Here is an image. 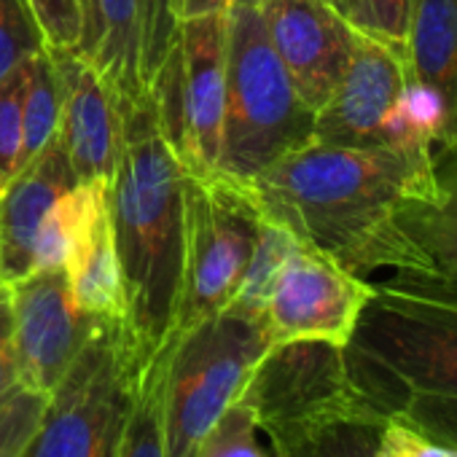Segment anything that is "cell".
I'll return each instance as SVG.
<instances>
[{"mask_svg":"<svg viewBox=\"0 0 457 457\" xmlns=\"http://www.w3.org/2000/svg\"><path fill=\"white\" fill-rule=\"evenodd\" d=\"M140 361L127 320L97 318L22 457H116Z\"/></svg>","mask_w":457,"mask_h":457,"instance_id":"cell-8","label":"cell"},{"mask_svg":"<svg viewBox=\"0 0 457 457\" xmlns=\"http://www.w3.org/2000/svg\"><path fill=\"white\" fill-rule=\"evenodd\" d=\"M49 395L14 385L0 395V457H22L41 428Z\"/></svg>","mask_w":457,"mask_h":457,"instance_id":"cell-24","label":"cell"},{"mask_svg":"<svg viewBox=\"0 0 457 457\" xmlns=\"http://www.w3.org/2000/svg\"><path fill=\"white\" fill-rule=\"evenodd\" d=\"M403 65L433 145H457V0H409Z\"/></svg>","mask_w":457,"mask_h":457,"instance_id":"cell-14","label":"cell"},{"mask_svg":"<svg viewBox=\"0 0 457 457\" xmlns=\"http://www.w3.org/2000/svg\"><path fill=\"white\" fill-rule=\"evenodd\" d=\"M108 191H111V180L76 183L68 194H62L52 204L36 237L33 272L65 270L81 237L87 235L89 223L108 204Z\"/></svg>","mask_w":457,"mask_h":457,"instance_id":"cell-21","label":"cell"},{"mask_svg":"<svg viewBox=\"0 0 457 457\" xmlns=\"http://www.w3.org/2000/svg\"><path fill=\"white\" fill-rule=\"evenodd\" d=\"M390 414L403 420L430 441L457 452V395L403 393L401 403L393 406Z\"/></svg>","mask_w":457,"mask_h":457,"instance_id":"cell-27","label":"cell"},{"mask_svg":"<svg viewBox=\"0 0 457 457\" xmlns=\"http://www.w3.org/2000/svg\"><path fill=\"white\" fill-rule=\"evenodd\" d=\"M170 339L137 363L116 457H164V390Z\"/></svg>","mask_w":457,"mask_h":457,"instance_id":"cell-20","label":"cell"},{"mask_svg":"<svg viewBox=\"0 0 457 457\" xmlns=\"http://www.w3.org/2000/svg\"><path fill=\"white\" fill-rule=\"evenodd\" d=\"M326 4H328L337 14H342V17L350 22V28H353V0H326Z\"/></svg>","mask_w":457,"mask_h":457,"instance_id":"cell-35","label":"cell"},{"mask_svg":"<svg viewBox=\"0 0 457 457\" xmlns=\"http://www.w3.org/2000/svg\"><path fill=\"white\" fill-rule=\"evenodd\" d=\"M377 457H457L454 449H446L398 417H387L377 430Z\"/></svg>","mask_w":457,"mask_h":457,"instance_id":"cell-32","label":"cell"},{"mask_svg":"<svg viewBox=\"0 0 457 457\" xmlns=\"http://www.w3.org/2000/svg\"><path fill=\"white\" fill-rule=\"evenodd\" d=\"M315 111L283 68L259 9L226 12V103L218 172L248 183L280 156L307 145Z\"/></svg>","mask_w":457,"mask_h":457,"instance_id":"cell-4","label":"cell"},{"mask_svg":"<svg viewBox=\"0 0 457 457\" xmlns=\"http://www.w3.org/2000/svg\"><path fill=\"white\" fill-rule=\"evenodd\" d=\"M73 52L103 76L119 105L145 95L137 0H81V41Z\"/></svg>","mask_w":457,"mask_h":457,"instance_id":"cell-17","label":"cell"},{"mask_svg":"<svg viewBox=\"0 0 457 457\" xmlns=\"http://www.w3.org/2000/svg\"><path fill=\"white\" fill-rule=\"evenodd\" d=\"M345 353L353 369L403 393L457 395V283L395 272L374 286Z\"/></svg>","mask_w":457,"mask_h":457,"instance_id":"cell-5","label":"cell"},{"mask_svg":"<svg viewBox=\"0 0 457 457\" xmlns=\"http://www.w3.org/2000/svg\"><path fill=\"white\" fill-rule=\"evenodd\" d=\"M20 385L52 395L87 345L95 320L84 315L65 270H41L9 286Z\"/></svg>","mask_w":457,"mask_h":457,"instance_id":"cell-12","label":"cell"},{"mask_svg":"<svg viewBox=\"0 0 457 457\" xmlns=\"http://www.w3.org/2000/svg\"><path fill=\"white\" fill-rule=\"evenodd\" d=\"M20 385L17 377V350H14V310L12 291L0 286V395Z\"/></svg>","mask_w":457,"mask_h":457,"instance_id":"cell-33","label":"cell"},{"mask_svg":"<svg viewBox=\"0 0 457 457\" xmlns=\"http://www.w3.org/2000/svg\"><path fill=\"white\" fill-rule=\"evenodd\" d=\"M41 49L46 41L28 0H0V84Z\"/></svg>","mask_w":457,"mask_h":457,"instance_id":"cell-25","label":"cell"},{"mask_svg":"<svg viewBox=\"0 0 457 457\" xmlns=\"http://www.w3.org/2000/svg\"><path fill=\"white\" fill-rule=\"evenodd\" d=\"M272 347L264 315L226 307L170 337L164 390V457H196L199 444L237 403Z\"/></svg>","mask_w":457,"mask_h":457,"instance_id":"cell-6","label":"cell"},{"mask_svg":"<svg viewBox=\"0 0 457 457\" xmlns=\"http://www.w3.org/2000/svg\"><path fill=\"white\" fill-rule=\"evenodd\" d=\"M22 95H25V62L0 84V191L25 167Z\"/></svg>","mask_w":457,"mask_h":457,"instance_id":"cell-26","label":"cell"},{"mask_svg":"<svg viewBox=\"0 0 457 457\" xmlns=\"http://www.w3.org/2000/svg\"><path fill=\"white\" fill-rule=\"evenodd\" d=\"M62 137L41 148L0 191V286L33 275V248L52 204L76 186Z\"/></svg>","mask_w":457,"mask_h":457,"instance_id":"cell-16","label":"cell"},{"mask_svg":"<svg viewBox=\"0 0 457 457\" xmlns=\"http://www.w3.org/2000/svg\"><path fill=\"white\" fill-rule=\"evenodd\" d=\"M172 12L175 20H191V17H202V14H218V12H228V0H172Z\"/></svg>","mask_w":457,"mask_h":457,"instance_id":"cell-34","label":"cell"},{"mask_svg":"<svg viewBox=\"0 0 457 457\" xmlns=\"http://www.w3.org/2000/svg\"><path fill=\"white\" fill-rule=\"evenodd\" d=\"M137 25H140V81L148 89L156 71L162 68L175 36L178 20L172 0H137Z\"/></svg>","mask_w":457,"mask_h":457,"instance_id":"cell-29","label":"cell"},{"mask_svg":"<svg viewBox=\"0 0 457 457\" xmlns=\"http://www.w3.org/2000/svg\"><path fill=\"white\" fill-rule=\"evenodd\" d=\"M433 148L430 137L371 148L310 140L248 186L270 220L361 278L382 267L430 275L398 218L403 204L433 194Z\"/></svg>","mask_w":457,"mask_h":457,"instance_id":"cell-1","label":"cell"},{"mask_svg":"<svg viewBox=\"0 0 457 457\" xmlns=\"http://www.w3.org/2000/svg\"><path fill=\"white\" fill-rule=\"evenodd\" d=\"M409 0H353V30L403 49Z\"/></svg>","mask_w":457,"mask_h":457,"instance_id":"cell-31","label":"cell"},{"mask_svg":"<svg viewBox=\"0 0 457 457\" xmlns=\"http://www.w3.org/2000/svg\"><path fill=\"white\" fill-rule=\"evenodd\" d=\"M264 226L248 183L183 172V280L172 334L232 307Z\"/></svg>","mask_w":457,"mask_h":457,"instance_id":"cell-7","label":"cell"},{"mask_svg":"<svg viewBox=\"0 0 457 457\" xmlns=\"http://www.w3.org/2000/svg\"><path fill=\"white\" fill-rule=\"evenodd\" d=\"M259 12L296 92L318 113L347 68L355 30L326 0H264Z\"/></svg>","mask_w":457,"mask_h":457,"instance_id":"cell-13","label":"cell"},{"mask_svg":"<svg viewBox=\"0 0 457 457\" xmlns=\"http://www.w3.org/2000/svg\"><path fill=\"white\" fill-rule=\"evenodd\" d=\"M433 178V194L403 204L398 226L430 275L457 283V145L436 154Z\"/></svg>","mask_w":457,"mask_h":457,"instance_id":"cell-18","label":"cell"},{"mask_svg":"<svg viewBox=\"0 0 457 457\" xmlns=\"http://www.w3.org/2000/svg\"><path fill=\"white\" fill-rule=\"evenodd\" d=\"M264 0H228V6H248V9H259Z\"/></svg>","mask_w":457,"mask_h":457,"instance_id":"cell-36","label":"cell"},{"mask_svg":"<svg viewBox=\"0 0 457 457\" xmlns=\"http://www.w3.org/2000/svg\"><path fill=\"white\" fill-rule=\"evenodd\" d=\"M46 49L68 52L81 41V0H28Z\"/></svg>","mask_w":457,"mask_h":457,"instance_id":"cell-30","label":"cell"},{"mask_svg":"<svg viewBox=\"0 0 457 457\" xmlns=\"http://www.w3.org/2000/svg\"><path fill=\"white\" fill-rule=\"evenodd\" d=\"M60 81V137L79 183L111 180L119 162V103L103 76L73 49H49Z\"/></svg>","mask_w":457,"mask_h":457,"instance_id":"cell-15","label":"cell"},{"mask_svg":"<svg viewBox=\"0 0 457 457\" xmlns=\"http://www.w3.org/2000/svg\"><path fill=\"white\" fill-rule=\"evenodd\" d=\"M121 143L108 204L124 278L127 326L143 358L172 337L183 280V167L167 145L148 89L119 105Z\"/></svg>","mask_w":457,"mask_h":457,"instance_id":"cell-2","label":"cell"},{"mask_svg":"<svg viewBox=\"0 0 457 457\" xmlns=\"http://www.w3.org/2000/svg\"><path fill=\"white\" fill-rule=\"evenodd\" d=\"M22 127H25V162L46 148L60 132V81L49 49L25 60V95H22Z\"/></svg>","mask_w":457,"mask_h":457,"instance_id":"cell-22","label":"cell"},{"mask_svg":"<svg viewBox=\"0 0 457 457\" xmlns=\"http://www.w3.org/2000/svg\"><path fill=\"white\" fill-rule=\"evenodd\" d=\"M251 409L237 401L212 425L196 449V457H272L262 449Z\"/></svg>","mask_w":457,"mask_h":457,"instance_id":"cell-28","label":"cell"},{"mask_svg":"<svg viewBox=\"0 0 457 457\" xmlns=\"http://www.w3.org/2000/svg\"><path fill=\"white\" fill-rule=\"evenodd\" d=\"M299 248H302V243L288 232L286 226H280L264 215L259 243H256L253 256L245 267V275L240 280V288L235 294L232 307H240V310L253 312V315H264L270 294H272L283 267L288 264V259Z\"/></svg>","mask_w":457,"mask_h":457,"instance_id":"cell-23","label":"cell"},{"mask_svg":"<svg viewBox=\"0 0 457 457\" xmlns=\"http://www.w3.org/2000/svg\"><path fill=\"white\" fill-rule=\"evenodd\" d=\"M414 137L430 135L420 111H414L403 49L355 30L347 68L315 113L312 140L371 148Z\"/></svg>","mask_w":457,"mask_h":457,"instance_id":"cell-10","label":"cell"},{"mask_svg":"<svg viewBox=\"0 0 457 457\" xmlns=\"http://www.w3.org/2000/svg\"><path fill=\"white\" fill-rule=\"evenodd\" d=\"M73 302L89 318H127L124 278L113 240L111 204H105L65 264Z\"/></svg>","mask_w":457,"mask_h":457,"instance_id":"cell-19","label":"cell"},{"mask_svg":"<svg viewBox=\"0 0 457 457\" xmlns=\"http://www.w3.org/2000/svg\"><path fill=\"white\" fill-rule=\"evenodd\" d=\"M278 457H318L347 430H379L390 409L353 374L345 347L272 345L240 398Z\"/></svg>","mask_w":457,"mask_h":457,"instance_id":"cell-3","label":"cell"},{"mask_svg":"<svg viewBox=\"0 0 457 457\" xmlns=\"http://www.w3.org/2000/svg\"><path fill=\"white\" fill-rule=\"evenodd\" d=\"M371 296L374 286L366 278L302 245L270 294L264 323L272 345L326 342L347 347Z\"/></svg>","mask_w":457,"mask_h":457,"instance_id":"cell-11","label":"cell"},{"mask_svg":"<svg viewBox=\"0 0 457 457\" xmlns=\"http://www.w3.org/2000/svg\"><path fill=\"white\" fill-rule=\"evenodd\" d=\"M148 97L183 172H215L226 103V12L178 22Z\"/></svg>","mask_w":457,"mask_h":457,"instance_id":"cell-9","label":"cell"}]
</instances>
